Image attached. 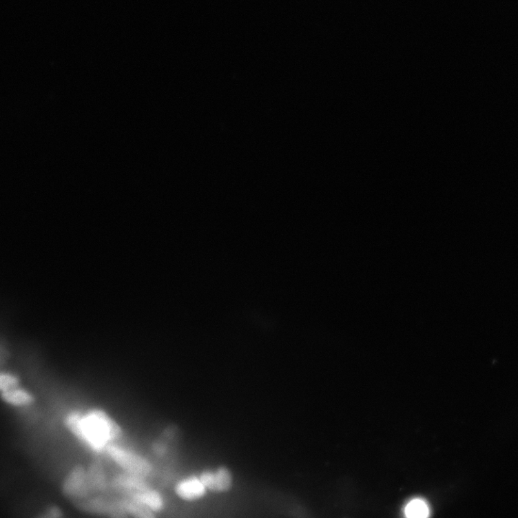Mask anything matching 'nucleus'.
Returning a JSON list of instances; mask_svg holds the SVG:
<instances>
[{
	"label": "nucleus",
	"instance_id": "ddd939ff",
	"mask_svg": "<svg viewBox=\"0 0 518 518\" xmlns=\"http://www.w3.org/2000/svg\"><path fill=\"white\" fill-rule=\"evenodd\" d=\"M404 515L407 518H428L430 508L424 499L415 498L407 504L404 508Z\"/></svg>",
	"mask_w": 518,
	"mask_h": 518
},
{
	"label": "nucleus",
	"instance_id": "423d86ee",
	"mask_svg": "<svg viewBox=\"0 0 518 518\" xmlns=\"http://www.w3.org/2000/svg\"><path fill=\"white\" fill-rule=\"evenodd\" d=\"M116 504V499L101 495H92L87 499L74 501V507L80 512L95 516L110 515Z\"/></svg>",
	"mask_w": 518,
	"mask_h": 518
},
{
	"label": "nucleus",
	"instance_id": "f8f14e48",
	"mask_svg": "<svg viewBox=\"0 0 518 518\" xmlns=\"http://www.w3.org/2000/svg\"><path fill=\"white\" fill-rule=\"evenodd\" d=\"M2 400L14 406H28L34 402V397L28 391L18 387L1 393Z\"/></svg>",
	"mask_w": 518,
	"mask_h": 518
},
{
	"label": "nucleus",
	"instance_id": "39448f33",
	"mask_svg": "<svg viewBox=\"0 0 518 518\" xmlns=\"http://www.w3.org/2000/svg\"><path fill=\"white\" fill-rule=\"evenodd\" d=\"M110 485L113 490L127 497L150 488L145 478L127 473L116 476Z\"/></svg>",
	"mask_w": 518,
	"mask_h": 518
},
{
	"label": "nucleus",
	"instance_id": "20e7f679",
	"mask_svg": "<svg viewBox=\"0 0 518 518\" xmlns=\"http://www.w3.org/2000/svg\"><path fill=\"white\" fill-rule=\"evenodd\" d=\"M85 417L106 444L116 442L121 438V428L104 412L92 411L85 415Z\"/></svg>",
	"mask_w": 518,
	"mask_h": 518
},
{
	"label": "nucleus",
	"instance_id": "4468645a",
	"mask_svg": "<svg viewBox=\"0 0 518 518\" xmlns=\"http://www.w3.org/2000/svg\"><path fill=\"white\" fill-rule=\"evenodd\" d=\"M19 380L17 377L8 374L0 373V392L3 393L18 387Z\"/></svg>",
	"mask_w": 518,
	"mask_h": 518
},
{
	"label": "nucleus",
	"instance_id": "1a4fd4ad",
	"mask_svg": "<svg viewBox=\"0 0 518 518\" xmlns=\"http://www.w3.org/2000/svg\"><path fill=\"white\" fill-rule=\"evenodd\" d=\"M87 476L91 488L95 493H104L110 487L103 464L99 461L93 462L87 468Z\"/></svg>",
	"mask_w": 518,
	"mask_h": 518
},
{
	"label": "nucleus",
	"instance_id": "2eb2a0df",
	"mask_svg": "<svg viewBox=\"0 0 518 518\" xmlns=\"http://www.w3.org/2000/svg\"><path fill=\"white\" fill-rule=\"evenodd\" d=\"M37 518H63L62 509L56 505L47 507Z\"/></svg>",
	"mask_w": 518,
	"mask_h": 518
},
{
	"label": "nucleus",
	"instance_id": "f03ea898",
	"mask_svg": "<svg viewBox=\"0 0 518 518\" xmlns=\"http://www.w3.org/2000/svg\"><path fill=\"white\" fill-rule=\"evenodd\" d=\"M64 497L74 501L87 499L94 493L89 482L87 468L81 465L74 466L61 484Z\"/></svg>",
	"mask_w": 518,
	"mask_h": 518
},
{
	"label": "nucleus",
	"instance_id": "0eeeda50",
	"mask_svg": "<svg viewBox=\"0 0 518 518\" xmlns=\"http://www.w3.org/2000/svg\"><path fill=\"white\" fill-rule=\"evenodd\" d=\"M200 479L205 488L214 493H224L231 488L232 475L228 468L220 467L216 471H205Z\"/></svg>",
	"mask_w": 518,
	"mask_h": 518
},
{
	"label": "nucleus",
	"instance_id": "7ed1b4c3",
	"mask_svg": "<svg viewBox=\"0 0 518 518\" xmlns=\"http://www.w3.org/2000/svg\"><path fill=\"white\" fill-rule=\"evenodd\" d=\"M65 424L79 439L93 450L97 452L105 450L106 442L95 431L85 416L72 413L65 419Z\"/></svg>",
	"mask_w": 518,
	"mask_h": 518
},
{
	"label": "nucleus",
	"instance_id": "dca6fc26",
	"mask_svg": "<svg viewBox=\"0 0 518 518\" xmlns=\"http://www.w3.org/2000/svg\"><path fill=\"white\" fill-rule=\"evenodd\" d=\"M127 513L119 504L118 499H116V504L108 518H130Z\"/></svg>",
	"mask_w": 518,
	"mask_h": 518
},
{
	"label": "nucleus",
	"instance_id": "9b49d317",
	"mask_svg": "<svg viewBox=\"0 0 518 518\" xmlns=\"http://www.w3.org/2000/svg\"><path fill=\"white\" fill-rule=\"evenodd\" d=\"M119 504L130 517L133 518H156V512L147 506L132 498L122 497Z\"/></svg>",
	"mask_w": 518,
	"mask_h": 518
},
{
	"label": "nucleus",
	"instance_id": "f257e3e1",
	"mask_svg": "<svg viewBox=\"0 0 518 518\" xmlns=\"http://www.w3.org/2000/svg\"><path fill=\"white\" fill-rule=\"evenodd\" d=\"M105 450L127 473L145 478L153 472L151 462L132 450L114 444L107 445Z\"/></svg>",
	"mask_w": 518,
	"mask_h": 518
},
{
	"label": "nucleus",
	"instance_id": "9d476101",
	"mask_svg": "<svg viewBox=\"0 0 518 518\" xmlns=\"http://www.w3.org/2000/svg\"><path fill=\"white\" fill-rule=\"evenodd\" d=\"M129 498L139 501V503L147 506L154 512H159L165 509V503L163 497L151 487L140 493H136Z\"/></svg>",
	"mask_w": 518,
	"mask_h": 518
},
{
	"label": "nucleus",
	"instance_id": "6e6552de",
	"mask_svg": "<svg viewBox=\"0 0 518 518\" xmlns=\"http://www.w3.org/2000/svg\"><path fill=\"white\" fill-rule=\"evenodd\" d=\"M206 490L200 477H197L184 479L175 486L176 494L186 501H194L202 498L205 495Z\"/></svg>",
	"mask_w": 518,
	"mask_h": 518
}]
</instances>
